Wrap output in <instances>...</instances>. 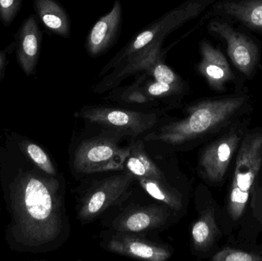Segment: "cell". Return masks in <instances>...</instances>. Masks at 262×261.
<instances>
[{
	"mask_svg": "<svg viewBox=\"0 0 262 261\" xmlns=\"http://www.w3.org/2000/svg\"><path fill=\"white\" fill-rule=\"evenodd\" d=\"M104 245L111 252L140 260L165 261L172 256L167 246L142 239L134 233L117 231Z\"/></svg>",
	"mask_w": 262,
	"mask_h": 261,
	"instance_id": "11",
	"label": "cell"
},
{
	"mask_svg": "<svg viewBox=\"0 0 262 261\" xmlns=\"http://www.w3.org/2000/svg\"><path fill=\"white\" fill-rule=\"evenodd\" d=\"M252 110V101L247 90L206 98L188 107L184 118L160 127L155 132L148 133L144 139L180 145L219 133L235 120L250 113Z\"/></svg>",
	"mask_w": 262,
	"mask_h": 261,
	"instance_id": "1",
	"label": "cell"
},
{
	"mask_svg": "<svg viewBox=\"0 0 262 261\" xmlns=\"http://www.w3.org/2000/svg\"><path fill=\"white\" fill-rule=\"evenodd\" d=\"M6 62V51H0V73L4 70Z\"/></svg>",
	"mask_w": 262,
	"mask_h": 261,
	"instance_id": "27",
	"label": "cell"
},
{
	"mask_svg": "<svg viewBox=\"0 0 262 261\" xmlns=\"http://www.w3.org/2000/svg\"><path fill=\"white\" fill-rule=\"evenodd\" d=\"M41 34L34 15L21 25L16 36V55L23 72L30 75L38 64L41 49Z\"/></svg>",
	"mask_w": 262,
	"mask_h": 261,
	"instance_id": "14",
	"label": "cell"
},
{
	"mask_svg": "<svg viewBox=\"0 0 262 261\" xmlns=\"http://www.w3.org/2000/svg\"><path fill=\"white\" fill-rule=\"evenodd\" d=\"M212 261H262V251H246L225 247L214 254Z\"/></svg>",
	"mask_w": 262,
	"mask_h": 261,
	"instance_id": "21",
	"label": "cell"
},
{
	"mask_svg": "<svg viewBox=\"0 0 262 261\" xmlns=\"http://www.w3.org/2000/svg\"><path fill=\"white\" fill-rule=\"evenodd\" d=\"M249 124L250 118L244 116L235 120L220 130L216 138L203 149L199 160V170L206 182L214 185H220L224 182Z\"/></svg>",
	"mask_w": 262,
	"mask_h": 261,
	"instance_id": "4",
	"label": "cell"
},
{
	"mask_svg": "<svg viewBox=\"0 0 262 261\" xmlns=\"http://www.w3.org/2000/svg\"><path fill=\"white\" fill-rule=\"evenodd\" d=\"M163 59L164 56L156 60L145 72V74L149 75L152 79L159 82L186 88V84L181 77L177 75L169 66L166 65Z\"/></svg>",
	"mask_w": 262,
	"mask_h": 261,
	"instance_id": "20",
	"label": "cell"
},
{
	"mask_svg": "<svg viewBox=\"0 0 262 261\" xmlns=\"http://www.w3.org/2000/svg\"><path fill=\"white\" fill-rule=\"evenodd\" d=\"M128 153L124 163V170L137 178L166 180L163 171L152 162L146 154L144 144L141 140H136L128 146Z\"/></svg>",
	"mask_w": 262,
	"mask_h": 261,
	"instance_id": "16",
	"label": "cell"
},
{
	"mask_svg": "<svg viewBox=\"0 0 262 261\" xmlns=\"http://www.w3.org/2000/svg\"><path fill=\"white\" fill-rule=\"evenodd\" d=\"M21 0H0V18L3 24H10L19 11Z\"/></svg>",
	"mask_w": 262,
	"mask_h": 261,
	"instance_id": "25",
	"label": "cell"
},
{
	"mask_svg": "<svg viewBox=\"0 0 262 261\" xmlns=\"http://www.w3.org/2000/svg\"><path fill=\"white\" fill-rule=\"evenodd\" d=\"M206 29L208 33L225 44L228 57L240 75L249 81L253 79L261 61L259 41L235 28L234 23L223 18H210Z\"/></svg>",
	"mask_w": 262,
	"mask_h": 261,
	"instance_id": "5",
	"label": "cell"
},
{
	"mask_svg": "<svg viewBox=\"0 0 262 261\" xmlns=\"http://www.w3.org/2000/svg\"><path fill=\"white\" fill-rule=\"evenodd\" d=\"M26 205L31 216L37 220H46L50 217L53 201L49 189L42 182L31 179L26 187Z\"/></svg>",
	"mask_w": 262,
	"mask_h": 261,
	"instance_id": "18",
	"label": "cell"
},
{
	"mask_svg": "<svg viewBox=\"0 0 262 261\" xmlns=\"http://www.w3.org/2000/svg\"><path fill=\"white\" fill-rule=\"evenodd\" d=\"M200 54L201 58L195 68L211 90L225 92L229 84H234L237 91L247 90L244 85L245 78L234 72L220 48L215 47L209 40L203 38L200 42Z\"/></svg>",
	"mask_w": 262,
	"mask_h": 261,
	"instance_id": "9",
	"label": "cell"
},
{
	"mask_svg": "<svg viewBox=\"0 0 262 261\" xmlns=\"http://www.w3.org/2000/svg\"><path fill=\"white\" fill-rule=\"evenodd\" d=\"M216 0H186L178 7L166 12L157 21L145 27L140 33L131 38L125 47L123 48L103 68L100 76L104 75L110 69L116 68L127 58L145 48L163 41L165 37L176 29L181 27L191 20L198 18L207 8Z\"/></svg>",
	"mask_w": 262,
	"mask_h": 261,
	"instance_id": "3",
	"label": "cell"
},
{
	"mask_svg": "<svg viewBox=\"0 0 262 261\" xmlns=\"http://www.w3.org/2000/svg\"><path fill=\"white\" fill-rule=\"evenodd\" d=\"M220 225L213 205L210 204L203 208L191 230L194 249L201 252L209 251L221 236Z\"/></svg>",
	"mask_w": 262,
	"mask_h": 261,
	"instance_id": "15",
	"label": "cell"
},
{
	"mask_svg": "<svg viewBox=\"0 0 262 261\" xmlns=\"http://www.w3.org/2000/svg\"><path fill=\"white\" fill-rule=\"evenodd\" d=\"M225 200L223 219L231 228L245 222L254 185L262 171V128L248 130L240 144Z\"/></svg>",
	"mask_w": 262,
	"mask_h": 261,
	"instance_id": "2",
	"label": "cell"
},
{
	"mask_svg": "<svg viewBox=\"0 0 262 261\" xmlns=\"http://www.w3.org/2000/svg\"><path fill=\"white\" fill-rule=\"evenodd\" d=\"M249 209L251 216L262 231V171L252 188L249 199Z\"/></svg>",
	"mask_w": 262,
	"mask_h": 261,
	"instance_id": "24",
	"label": "cell"
},
{
	"mask_svg": "<svg viewBox=\"0 0 262 261\" xmlns=\"http://www.w3.org/2000/svg\"><path fill=\"white\" fill-rule=\"evenodd\" d=\"M116 136H97L82 141L75 152L74 167L81 174L124 170L128 147H121Z\"/></svg>",
	"mask_w": 262,
	"mask_h": 261,
	"instance_id": "7",
	"label": "cell"
},
{
	"mask_svg": "<svg viewBox=\"0 0 262 261\" xmlns=\"http://www.w3.org/2000/svg\"><path fill=\"white\" fill-rule=\"evenodd\" d=\"M141 87L146 95L152 99L167 98L177 93H181L182 92L186 90L184 87H177L166 83L159 82L154 79L147 80L145 82L144 85Z\"/></svg>",
	"mask_w": 262,
	"mask_h": 261,
	"instance_id": "22",
	"label": "cell"
},
{
	"mask_svg": "<svg viewBox=\"0 0 262 261\" xmlns=\"http://www.w3.org/2000/svg\"><path fill=\"white\" fill-rule=\"evenodd\" d=\"M77 116L110 132L116 137H137L152 129L157 122L156 113L101 105L82 107Z\"/></svg>",
	"mask_w": 262,
	"mask_h": 261,
	"instance_id": "6",
	"label": "cell"
},
{
	"mask_svg": "<svg viewBox=\"0 0 262 261\" xmlns=\"http://www.w3.org/2000/svg\"><path fill=\"white\" fill-rule=\"evenodd\" d=\"M121 21V3L115 0L111 12L101 17L88 34L85 48L89 56L98 58L113 45L119 35Z\"/></svg>",
	"mask_w": 262,
	"mask_h": 261,
	"instance_id": "13",
	"label": "cell"
},
{
	"mask_svg": "<svg viewBox=\"0 0 262 261\" xmlns=\"http://www.w3.org/2000/svg\"><path fill=\"white\" fill-rule=\"evenodd\" d=\"M202 17L203 23L212 18L241 23L249 30L262 35V0H220L211 5Z\"/></svg>",
	"mask_w": 262,
	"mask_h": 261,
	"instance_id": "10",
	"label": "cell"
},
{
	"mask_svg": "<svg viewBox=\"0 0 262 261\" xmlns=\"http://www.w3.org/2000/svg\"><path fill=\"white\" fill-rule=\"evenodd\" d=\"M114 97L118 98L119 101L129 104H146L154 101V99L149 98L143 91L139 82H136L134 85L121 89L119 93L118 91L115 92Z\"/></svg>",
	"mask_w": 262,
	"mask_h": 261,
	"instance_id": "23",
	"label": "cell"
},
{
	"mask_svg": "<svg viewBox=\"0 0 262 261\" xmlns=\"http://www.w3.org/2000/svg\"><path fill=\"white\" fill-rule=\"evenodd\" d=\"M134 179L133 175L123 170L122 173L100 181L83 199L78 211L79 220L81 222L93 221L107 208L118 203L128 193Z\"/></svg>",
	"mask_w": 262,
	"mask_h": 261,
	"instance_id": "8",
	"label": "cell"
},
{
	"mask_svg": "<svg viewBox=\"0 0 262 261\" xmlns=\"http://www.w3.org/2000/svg\"><path fill=\"white\" fill-rule=\"evenodd\" d=\"M28 153L30 155L31 158L46 173L49 174H54V170L52 164L48 158L47 155L38 146L31 144L28 147Z\"/></svg>",
	"mask_w": 262,
	"mask_h": 261,
	"instance_id": "26",
	"label": "cell"
},
{
	"mask_svg": "<svg viewBox=\"0 0 262 261\" xmlns=\"http://www.w3.org/2000/svg\"><path fill=\"white\" fill-rule=\"evenodd\" d=\"M137 179L142 188L156 200L163 202L173 211H179L183 208V197L166 180L147 178H137Z\"/></svg>",
	"mask_w": 262,
	"mask_h": 261,
	"instance_id": "19",
	"label": "cell"
},
{
	"mask_svg": "<svg viewBox=\"0 0 262 261\" xmlns=\"http://www.w3.org/2000/svg\"><path fill=\"white\" fill-rule=\"evenodd\" d=\"M34 6L40 19L50 32L64 38L70 35L69 15L56 0H34Z\"/></svg>",
	"mask_w": 262,
	"mask_h": 261,
	"instance_id": "17",
	"label": "cell"
},
{
	"mask_svg": "<svg viewBox=\"0 0 262 261\" xmlns=\"http://www.w3.org/2000/svg\"><path fill=\"white\" fill-rule=\"evenodd\" d=\"M170 210L164 204L134 208L116 218L112 228L115 231L134 234L157 229L166 225L170 217Z\"/></svg>",
	"mask_w": 262,
	"mask_h": 261,
	"instance_id": "12",
	"label": "cell"
}]
</instances>
